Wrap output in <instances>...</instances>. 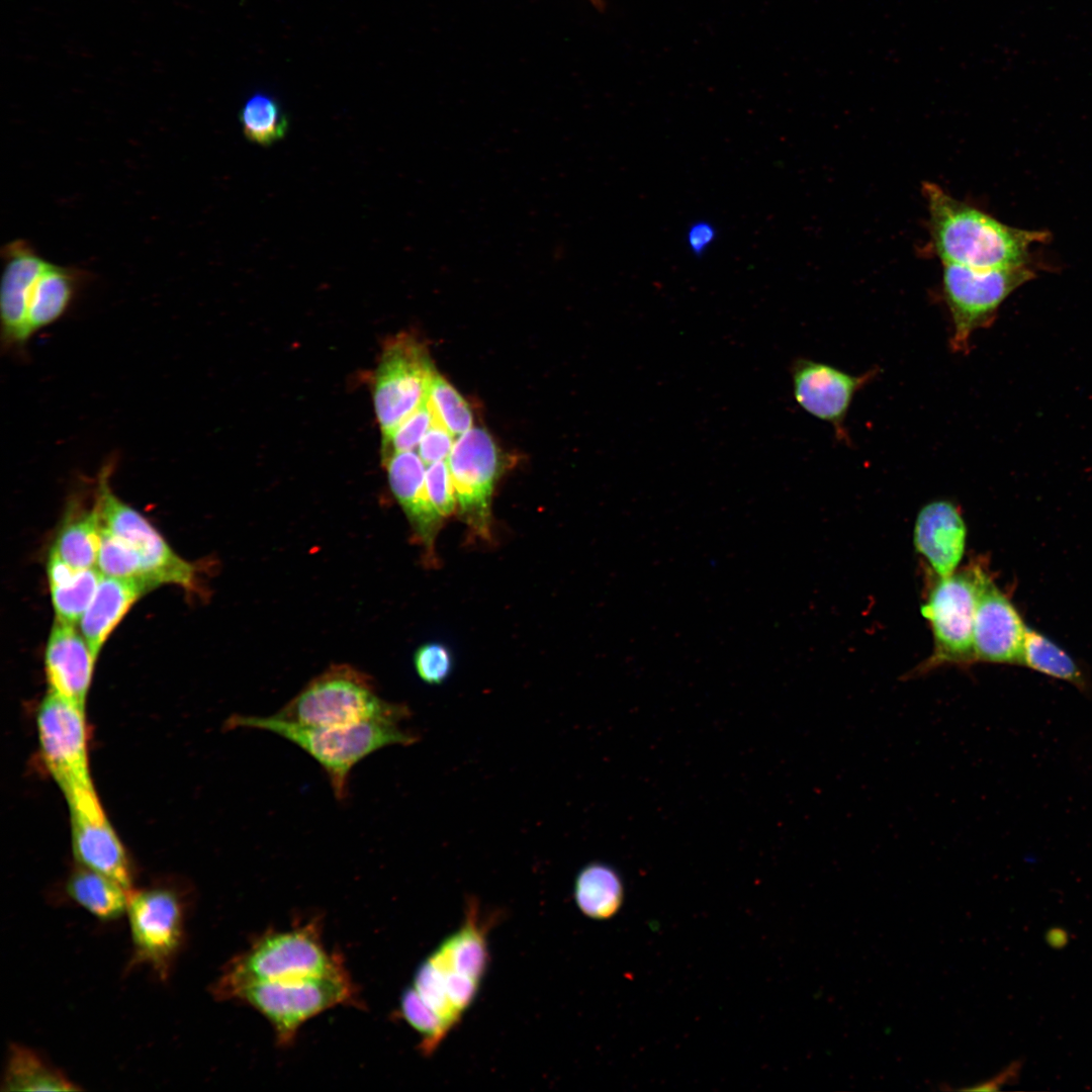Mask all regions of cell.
I'll return each instance as SVG.
<instances>
[{
    "label": "cell",
    "instance_id": "f546056e",
    "mask_svg": "<svg viewBox=\"0 0 1092 1092\" xmlns=\"http://www.w3.org/2000/svg\"><path fill=\"white\" fill-rule=\"evenodd\" d=\"M432 424L445 427L454 437L472 428V412L459 392L436 373L428 394Z\"/></svg>",
    "mask_w": 1092,
    "mask_h": 1092
},
{
    "label": "cell",
    "instance_id": "ac0fdd59",
    "mask_svg": "<svg viewBox=\"0 0 1092 1092\" xmlns=\"http://www.w3.org/2000/svg\"><path fill=\"white\" fill-rule=\"evenodd\" d=\"M914 546L937 577L956 572L964 556L967 528L960 509L950 500L930 502L914 524Z\"/></svg>",
    "mask_w": 1092,
    "mask_h": 1092
},
{
    "label": "cell",
    "instance_id": "ba28073f",
    "mask_svg": "<svg viewBox=\"0 0 1092 1092\" xmlns=\"http://www.w3.org/2000/svg\"><path fill=\"white\" fill-rule=\"evenodd\" d=\"M1034 275L1028 265L976 269L944 264L942 294L952 324V351L967 353L972 335L992 324L1003 301Z\"/></svg>",
    "mask_w": 1092,
    "mask_h": 1092
},
{
    "label": "cell",
    "instance_id": "9c48e42d",
    "mask_svg": "<svg viewBox=\"0 0 1092 1092\" xmlns=\"http://www.w3.org/2000/svg\"><path fill=\"white\" fill-rule=\"evenodd\" d=\"M457 511L469 536L486 543L493 540L492 497L500 475L498 449L489 433L471 428L458 436L448 456Z\"/></svg>",
    "mask_w": 1092,
    "mask_h": 1092
},
{
    "label": "cell",
    "instance_id": "8992f818",
    "mask_svg": "<svg viewBox=\"0 0 1092 1092\" xmlns=\"http://www.w3.org/2000/svg\"><path fill=\"white\" fill-rule=\"evenodd\" d=\"M187 897L168 886L132 891L128 916L132 952L128 969L147 966L166 981L186 939Z\"/></svg>",
    "mask_w": 1092,
    "mask_h": 1092
},
{
    "label": "cell",
    "instance_id": "4dcf8cb0",
    "mask_svg": "<svg viewBox=\"0 0 1092 1092\" xmlns=\"http://www.w3.org/2000/svg\"><path fill=\"white\" fill-rule=\"evenodd\" d=\"M97 567L103 575L136 578L156 587L148 579L144 563L135 550L102 524Z\"/></svg>",
    "mask_w": 1092,
    "mask_h": 1092
},
{
    "label": "cell",
    "instance_id": "5bb4252c",
    "mask_svg": "<svg viewBox=\"0 0 1092 1092\" xmlns=\"http://www.w3.org/2000/svg\"><path fill=\"white\" fill-rule=\"evenodd\" d=\"M878 374L877 369L853 375L826 363L798 358L791 369L798 404L833 427L835 437L846 444L845 419L853 397Z\"/></svg>",
    "mask_w": 1092,
    "mask_h": 1092
},
{
    "label": "cell",
    "instance_id": "74e56055",
    "mask_svg": "<svg viewBox=\"0 0 1092 1092\" xmlns=\"http://www.w3.org/2000/svg\"><path fill=\"white\" fill-rule=\"evenodd\" d=\"M597 7H603V0H590Z\"/></svg>",
    "mask_w": 1092,
    "mask_h": 1092
},
{
    "label": "cell",
    "instance_id": "52a82bcc",
    "mask_svg": "<svg viewBox=\"0 0 1092 1092\" xmlns=\"http://www.w3.org/2000/svg\"><path fill=\"white\" fill-rule=\"evenodd\" d=\"M985 568L971 564L949 576L938 577L921 606L930 623L932 655L916 672L941 664L967 665L975 662L974 621L979 584Z\"/></svg>",
    "mask_w": 1092,
    "mask_h": 1092
},
{
    "label": "cell",
    "instance_id": "603a6c76",
    "mask_svg": "<svg viewBox=\"0 0 1092 1092\" xmlns=\"http://www.w3.org/2000/svg\"><path fill=\"white\" fill-rule=\"evenodd\" d=\"M102 576L98 567L76 569L50 551L48 577L57 620L72 625L78 623Z\"/></svg>",
    "mask_w": 1092,
    "mask_h": 1092
},
{
    "label": "cell",
    "instance_id": "d6a6232c",
    "mask_svg": "<svg viewBox=\"0 0 1092 1092\" xmlns=\"http://www.w3.org/2000/svg\"><path fill=\"white\" fill-rule=\"evenodd\" d=\"M432 412L427 400L382 438V458L401 451L413 450L432 426Z\"/></svg>",
    "mask_w": 1092,
    "mask_h": 1092
},
{
    "label": "cell",
    "instance_id": "d590c367",
    "mask_svg": "<svg viewBox=\"0 0 1092 1092\" xmlns=\"http://www.w3.org/2000/svg\"><path fill=\"white\" fill-rule=\"evenodd\" d=\"M454 436L442 425L432 424L419 445V455L426 465L448 458Z\"/></svg>",
    "mask_w": 1092,
    "mask_h": 1092
},
{
    "label": "cell",
    "instance_id": "ffe728a7",
    "mask_svg": "<svg viewBox=\"0 0 1092 1092\" xmlns=\"http://www.w3.org/2000/svg\"><path fill=\"white\" fill-rule=\"evenodd\" d=\"M494 917L481 915L478 902L467 901L465 918L429 956L445 970L481 982L489 964L487 933Z\"/></svg>",
    "mask_w": 1092,
    "mask_h": 1092
},
{
    "label": "cell",
    "instance_id": "d4e9b609",
    "mask_svg": "<svg viewBox=\"0 0 1092 1092\" xmlns=\"http://www.w3.org/2000/svg\"><path fill=\"white\" fill-rule=\"evenodd\" d=\"M68 898L102 921L126 914L130 893L114 880L79 866L69 876Z\"/></svg>",
    "mask_w": 1092,
    "mask_h": 1092
},
{
    "label": "cell",
    "instance_id": "3957f363",
    "mask_svg": "<svg viewBox=\"0 0 1092 1092\" xmlns=\"http://www.w3.org/2000/svg\"><path fill=\"white\" fill-rule=\"evenodd\" d=\"M345 969L339 954L327 950L322 922L311 918L284 930H268L223 967L211 994L238 984L293 980Z\"/></svg>",
    "mask_w": 1092,
    "mask_h": 1092
},
{
    "label": "cell",
    "instance_id": "30bf717a",
    "mask_svg": "<svg viewBox=\"0 0 1092 1092\" xmlns=\"http://www.w3.org/2000/svg\"><path fill=\"white\" fill-rule=\"evenodd\" d=\"M436 370L427 349L408 335L389 340L374 381V406L382 436L391 433L428 398Z\"/></svg>",
    "mask_w": 1092,
    "mask_h": 1092
},
{
    "label": "cell",
    "instance_id": "83f0119b",
    "mask_svg": "<svg viewBox=\"0 0 1092 1092\" xmlns=\"http://www.w3.org/2000/svg\"><path fill=\"white\" fill-rule=\"evenodd\" d=\"M1019 664L1048 676L1065 680L1079 690L1088 688L1087 678L1065 650L1041 633L1027 627Z\"/></svg>",
    "mask_w": 1092,
    "mask_h": 1092
},
{
    "label": "cell",
    "instance_id": "8fae6325",
    "mask_svg": "<svg viewBox=\"0 0 1092 1092\" xmlns=\"http://www.w3.org/2000/svg\"><path fill=\"white\" fill-rule=\"evenodd\" d=\"M105 466L99 475L96 506L102 526L125 540L140 555L148 579L157 587L170 583L197 588L196 569L179 557L149 521L119 499L108 483Z\"/></svg>",
    "mask_w": 1092,
    "mask_h": 1092
},
{
    "label": "cell",
    "instance_id": "8d00e7d4",
    "mask_svg": "<svg viewBox=\"0 0 1092 1092\" xmlns=\"http://www.w3.org/2000/svg\"><path fill=\"white\" fill-rule=\"evenodd\" d=\"M716 230L708 221L700 220L693 223L687 233V244L695 255H702L715 241Z\"/></svg>",
    "mask_w": 1092,
    "mask_h": 1092
},
{
    "label": "cell",
    "instance_id": "4316f807",
    "mask_svg": "<svg viewBox=\"0 0 1092 1092\" xmlns=\"http://www.w3.org/2000/svg\"><path fill=\"white\" fill-rule=\"evenodd\" d=\"M101 541L98 508L74 518L62 527L51 551L76 569L96 567Z\"/></svg>",
    "mask_w": 1092,
    "mask_h": 1092
},
{
    "label": "cell",
    "instance_id": "836d02e7",
    "mask_svg": "<svg viewBox=\"0 0 1092 1092\" xmlns=\"http://www.w3.org/2000/svg\"><path fill=\"white\" fill-rule=\"evenodd\" d=\"M414 666L424 682L442 685L452 673L453 654L450 648L441 642H426L415 651Z\"/></svg>",
    "mask_w": 1092,
    "mask_h": 1092
},
{
    "label": "cell",
    "instance_id": "277c9868",
    "mask_svg": "<svg viewBox=\"0 0 1092 1092\" xmlns=\"http://www.w3.org/2000/svg\"><path fill=\"white\" fill-rule=\"evenodd\" d=\"M212 996L259 1012L272 1026L281 1046L290 1045L310 1018L340 1005L358 1003L356 986L346 968L318 977L238 984Z\"/></svg>",
    "mask_w": 1092,
    "mask_h": 1092
},
{
    "label": "cell",
    "instance_id": "9a60e30c",
    "mask_svg": "<svg viewBox=\"0 0 1092 1092\" xmlns=\"http://www.w3.org/2000/svg\"><path fill=\"white\" fill-rule=\"evenodd\" d=\"M392 493L410 524L413 541L422 549L426 566H438L436 542L444 524L432 506L426 487V464L413 450L382 458Z\"/></svg>",
    "mask_w": 1092,
    "mask_h": 1092
},
{
    "label": "cell",
    "instance_id": "e575fe53",
    "mask_svg": "<svg viewBox=\"0 0 1092 1092\" xmlns=\"http://www.w3.org/2000/svg\"><path fill=\"white\" fill-rule=\"evenodd\" d=\"M426 487L430 502L442 519L457 511V497L448 462L429 464L426 469Z\"/></svg>",
    "mask_w": 1092,
    "mask_h": 1092
},
{
    "label": "cell",
    "instance_id": "7a4b0ae2",
    "mask_svg": "<svg viewBox=\"0 0 1092 1092\" xmlns=\"http://www.w3.org/2000/svg\"><path fill=\"white\" fill-rule=\"evenodd\" d=\"M230 728L265 730L294 743L325 770L333 794L345 801L349 794V777L353 767L369 754L390 745H412L417 734L400 727V722L371 720L351 725L314 727L285 721L274 715H234Z\"/></svg>",
    "mask_w": 1092,
    "mask_h": 1092
},
{
    "label": "cell",
    "instance_id": "1f68e13d",
    "mask_svg": "<svg viewBox=\"0 0 1092 1092\" xmlns=\"http://www.w3.org/2000/svg\"><path fill=\"white\" fill-rule=\"evenodd\" d=\"M399 1013L421 1036L420 1050L425 1056L432 1055L450 1031L412 986L400 997Z\"/></svg>",
    "mask_w": 1092,
    "mask_h": 1092
},
{
    "label": "cell",
    "instance_id": "f1b7e54d",
    "mask_svg": "<svg viewBox=\"0 0 1092 1092\" xmlns=\"http://www.w3.org/2000/svg\"><path fill=\"white\" fill-rule=\"evenodd\" d=\"M239 118L246 139L261 146L272 145L288 130V118L277 99L261 91L245 101Z\"/></svg>",
    "mask_w": 1092,
    "mask_h": 1092
},
{
    "label": "cell",
    "instance_id": "cb8c5ba5",
    "mask_svg": "<svg viewBox=\"0 0 1092 1092\" xmlns=\"http://www.w3.org/2000/svg\"><path fill=\"white\" fill-rule=\"evenodd\" d=\"M63 1071L53 1066L34 1050L9 1045L1 1081L2 1091H78Z\"/></svg>",
    "mask_w": 1092,
    "mask_h": 1092
},
{
    "label": "cell",
    "instance_id": "4fadbf2b",
    "mask_svg": "<svg viewBox=\"0 0 1092 1092\" xmlns=\"http://www.w3.org/2000/svg\"><path fill=\"white\" fill-rule=\"evenodd\" d=\"M65 797L70 810L73 852L79 866L102 874L132 892L130 863L93 787Z\"/></svg>",
    "mask_w": 1092,
    "mask_h": 1092
},
{
    "label": "cell",
    "instance_id": "44dd1931",
    "mask_svg": "<svg viewBox=\"0 0 1092 1092\" xmlns=\"http://www.w3.org/2000/svg\"><path fill=\"white\" fill-rule=\"evenodd\" d=\"M153 588L152 584L136 578L102 576L80 620L81 633L95 657L131 606Z\"/></svg>",
    "mask_w": 1092,
    "mask_h": 1092
},
{
    "label": "cell",
    "instance_id": "7c38bea8",
    "mask_svg": "<svg viewBox=\"0 0 1092 1092\" xmlns=\"http://www.w3.org/2000/svg\"><path fill=\"white\" fill-rule=\"evenodd\" d=\"M36 722L43 760L64 795L93 787L84 708L49 692Z\"/></svg>",
    "mask_w": 1092,
    "mask_h": 1092
},
{
    "label": "cell",
    "instance_id": "6da1fadb",
    "mask_svg": "<svg viewBox=\"0 0 1092 1092\" xmlns=\"http://www.w3.org/2000/svg\"><path fill=\"white\" fill-rule=\"evenodd\" d=\"M922 194L928 212L930 251L942 265L976 269L1024 266L1030 247L1049 237L1045 232L1009 226L953 197L936 183L923 182Z\"/></svg>",
    "mask_w": 1092,
    "mask_h": 1092
},
{
    "label": "cell",
    "instance_id": "d6986e66",
    "mask_svg": "<svg viewBox=\"0 0 1092 1092\" xmlns=\"http://www.w3.org/2000/svg\"><path fill=\"white\" fill-rule=\"evenodd\" d=\"M96 658L74 625L57 620L44 656L50 692L84 708Z\"/></svg>",
    "mask_w": 1092,
    "mask_h": 1092
},
{
    "label": "cell",
    "instance_id": "484cf974",
    "mask_svg": "<svg viewBox=\"0 0 1092 1092\" xmlns=\"http://www.w3.org/2000/svg\"><path fill=\"white\" fill-rule=\"evenodd\" d=\"M573 897L584 916L595 920L609 919L623 903L622 879L613 867L601 861L589 862L575 877Z\"/></svg>",
    "mask_w": 1092,
    "mask_h": 1092
},
{
    "label": "cell",
    "instance_id": "7402d4cb",
    "mask_svg": "<svg viewBox=\"0 0 1092 1092\" xmlns=\"http://www.w3.org/2000/svg\"><path fill=\"white\" fill-rule=\"evenodd\" d=\"M87 276L82 269L48 263L35 280L27 302L29 338L65 314Z\"/></svg>",
    "mask_w": 1092,
    "mask_h": 1092
},
{
    "label": "cell",
    "instance_id": "2e32d148",
    "mask_svg": "<svg viewBox=\"0 0 1092 1092\" xmlns=\"http://www.w3.org/2000/svg\"><path fill=\"white\" fill-rule=\"evenodd\" d=\"M1026 629L1011 601L984 570L975 611V660L1019 663Z\"/></svg>",
    "mask_w": 1092,
    "mask_h": 1092
},
{
    "label": "cell",
    "instance_id": "5b68a950",
    "mask_svg": "<svg viewBox=\"0 0 1092 1092\" xmlns=\"http://www.w3.org/2000/svg\"><path fill=\"white\" fill-rule=\"evenodd\" d=\"M274 716L304 726H343L371 720L401 722L405 704L381 699L373 679L349 664H334L312 678Z\"/></svg>",
    "mask_w": 1092,
    "mask_h": 1092
},
{
    "label": "cell",
    "instance_id": "e0dca14e",
    "mask_svg": "<svg viewBox=\"0 0 1092 1092\" xmlns=\"http://www.w3.org/2000/svg\"><path fill=\"white\" fill-rule=\"evenodd\" d=\"M4 269L0 290L1 340L6 349L20 348L28 340L27 302L31 288L48 265L25 240H15L1 250Z\"/></svg>",
    "mask_w": 1092,
    "mask_h": 1092
}]
</instances>
